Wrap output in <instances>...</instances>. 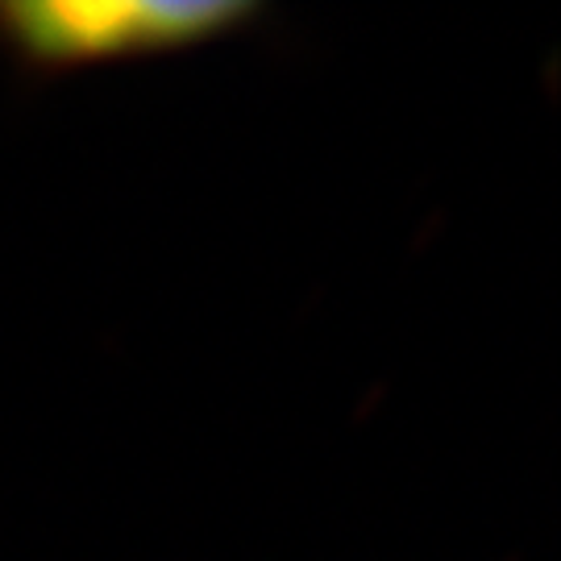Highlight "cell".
Wrapping results in <instances>:
<instances>
[{"mask_svg": "<svg viewBox=\"0 0 561 561\" xmlns=\"http://www.w3.org/2000/svg\"><path fill=\"white\" fill-rule=\"evenodd\" d=\"M250 18L254 4L233 0H4L0 42L30 71H76L104 59L221 38Z\"/></svg>", "mask_w": 561, "mask_h": 561, "instance_id": "6da1fadb", "label": "cell"}]
</instances>
